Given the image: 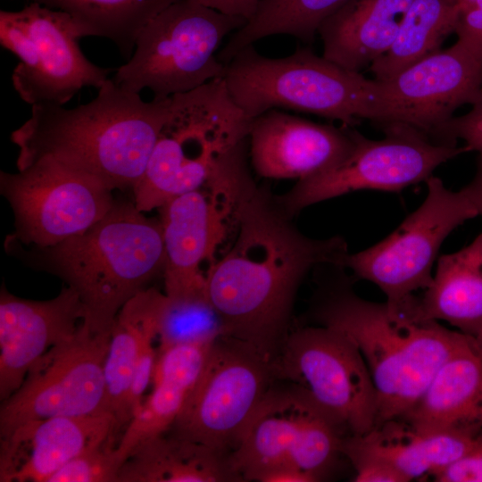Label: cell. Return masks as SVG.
<instances>
[{"label": "cell", "mask_w": 482, "mask_h": 482, "mask_svg": "<svg viewBox=\"0 0 482 482\" xmlns=\"http://www.w3.org/2000/svg\"><path fill=\"white\" fill-rule=\"evenodd\" d=\"M223 79L253 120L271 109H287L350 127L362 119L380 126L392 122L382 81L345 69L310 48L270 58L248 46L226 64Z\"/></svg>", "instance_id": "obj_5"}, {"label": "cell", "mask_w": 482, "mask_h": 482, "mask_svg": "<svg viewBox=\"0 0 482 482\" xmlns=\"http://www.w3.org/2000/svg\"><path fill=\"white\" fill-rule=\"evenodd\" d=\"M250 481L259 482H316L318 479L299 469L288 465H276L255 473Z\"/></svg>", "instance_id": "obj_38"}, {"label": "cell", "mask_w": 482, "mask_h": 482, "mask_svg": "<svg viewBox=\"0 0 482 482\" xmlns=\"http://www.w3.org/2000/svg\"><path fill=\"white\" fill-rule=\"evenodd\" d=\"M156 333L157 350L177 345H212L229 336L224 320L205 289L179 295L162 293L156 313Z\"/></svg>", "instance_id": "obj_31"}, {"label": "cell", "mask_w": 482, "mask_h": 482, "mask_svg": "<svg viewBox=\"0 0 482 482\" xmlns=\"http://www.w3.org/2000/svg\"><path fill=\"white\" fill-rule=\"evenodd\" d=\"M220 12L237 16L247 21L254 15L261 0H198Z\"/></svg>", "instance_id": "obj_39"}, {"label": "cell", "mask_w": 482, "mask_h": 482, "mask_svg": "<svg viewBox=\"0 0 482 482\" xmlns=\"http://www.w3.org/2000/svg\"><path fill=\"white\" fill-rule=\"evenodd\" d=\"M424 202L387 237L356 253H347L342 267L374 283L386 302L399 305L432 282L433 263L447 236L478 215L464 191L447 189L434 176L427 180Z\"/></svg>", "instance_id": "obj_14"}, {"label": "cell", "mask_w": 482, "mask_h": 482, "mask_svg": "<svg viewBox=\"0 0 482 482\" xmlns=\"http://www.w3.org/2000/svg\"><path fill=\"white\" fill-rule=\"evenodd\" d=\"M111 441L80 453L54 474L47 482H118L122 465Z\"/></svg>", "instance_id": "obj_32"}, {"label": "cell", "mask_w": 482, "mask_h": 482, "mask_svg": "<svg viewBox=\"0 0 482 482\" xmlns=\"http://www.w3.org/2000/svg\"><path fill=\"white\" fill-rule=\"evenodd\" d=\"M80 37L68 13L37 3L0 12V44L20 61L12 81L24 102L64 105L83 87L98 89L109 79V69L84 55Z\"/></svg>", "instance_id": "obj_10"}, {"label": "cell", "mask_w": 482, "mask_h": 482, "mask_svg": "<svg viewBox=\"0 0 482 482\" xmlns=\"http://www.w3.org/2000/svg\"><path fill=\"white\" fill-rule=\"evenodd\" d=\"M382 83L393 123L414 127L436 142L453 112L471 104L482 87V56L458 39Z\"/></svg>", "instance_id": "obj_16"}, {"label": "cell", "mask_w": 482, "mask_h": 482, "mask_svg": "<svg viewBox=\"0 0 482 482\" xmlns=\"http://www.w3.org/2000/svg\"><path fill=\"white\" fill-rule=\"evenodd\" d=\"M248 139L222 155L206 182L161 206L165 251L166 295L205 289L204 262L215 261L219 246L235 226L245 183L251 176Z\"/></svg>", "instance_id": "obj_9"}, {"label": "cell", "mask_w": 482, "mask_h": 482, "mask_svg": "<svg viewBox=\"0 0 482 482\" xmlns=\"http://www.w3.org/2000/svg\"><path fill=\"white\" fill-rule=\"evenodd\" d=\"M401 419L420 431L477 435L482 429V357L470 345L469 337Z\"/></svg>", "instance_id": "obj_21"}, {"label": "cell", "mask_w": 482, "mask_h": 482, "mask_svg": "<svg viewBox=\"0 0 482 482\" xmlns=\"http://www.w3.org/2000/svg\"><path fill=\"white\" fill-rule=\"evenodd\" d=\"M111 329H95L84 320L71 337L43 354L2 402L0 437L33 420L110 413L104 365Z\"/></svg>", "instance_id": "obj_13"}, {"label": "cell", "mask_w": 482, "mask_h": 482, "mask_svg": "<svg viewBox=\"0 0 482 482\" xmlns=\"http://www.w3.org/2000/svg\"><path fill=\"white\" fill-rule=\"evenodd\" d=\"M433 478L437 482H482V429L470 449Z\"/></svg>", "instance_id": "obj_35"}, {"label": "cell", "mask_w": 482, "mask_h": 482, "mask_svg": "<svg viewBox=\"0 0 482 482\" xmlns=\"http://www.w3.org/2000/svg\"><path fill=\"white\" fill-rule=\"evenodd\" d=\"M246 22L198 0H178L145 24L133 54L112 80L123 89L147 88L154 99H164L223 78L226 65L217 51Z\"/></svg>", "instance_id": "obj_7"}, {"label": "cell", "mask_w": 482, "mask_h": 482, "mask_svg": "<svg viewBox=\"0 0 482 482\" xmlns=\"http://www.w3.org/2000/svg\"><path fill=\"white\" fill-rule=\"evenodd\" d=\"M241 481L228 455L169 431L137 445L123 461L118 482Z\"/></svg>", "instance_id": "obj_25"}, {"label": "cell", "mask_w": 482, "mask_h": 482, "mask_svg": "<svg viewBox=\"0 0 482 482\" xmlns=\"http://www.w3.org/2000/svg\"><path fill=\"white\" fill-rule=\"evenodd\" d=\"M328 418L298 391L288 386L266 392L228 456L241 481L258 471L288 465L294 455L323 429Z\"/></svg>", "instance_id": "obj_20"}, {"label": "cell", "mask_w": 482, "mask_h": 482, "mask_svg": "<svg viewBox=\"0 0 482 482\" xmlns=\"http://www.w3.org/2000/svg\"><path fill=\"white\" fill-rule=\"evenodd\" d=\"M341 453L351 464L372 461L386 465L407 482L434 474L428 432L416 429L401 418L387 420L364 434L345 436Z\"/></svg>", "instance_id": "obj_27"}, {"label": "cell", "mask_w": 482, "mask_h": 482, "mask_svg": "<svg viewBox=\"0 0 482 482\" xmlns=\"http://www.w3.org/2000/svg\"><path fill=\"white\" fill-rule=\"evenodd\" d=\"M467 113L451 118L439 130L436 142L456 145L457 139L466 142L468 151H477L482 156V87Z\"/></svg>", "instance_id": "obj_34"}, {"label": "cell", "mask_w": 482, "mask_h": 482, "mask_svg": "<svg viewBox=\"0 0 482 482\" xmlns=\"http://www.w3.org/2000/svg\"><path fill=\"white\" fill-rule=\"evenodd\" d=\"M409 309L419 319L444 320L474 337L482 329V232L467 246L437 260L431 284Z\"/></svg>", "instance_id": "obj_24"}, {"label": "cell", "mask_w": 482, "mask_h": 482, "mask_svg": "<svg viewBox=\"0 0 482 482\" xmlns=\"http://www.w3.org/2000/svg\"><path fill=\"white\" fill-rule=\"evenodd\" d=\"M212 345L157 350L154 388L144 397L115 448L121 463L141 441L171 427L204 370Z\"/></svg>", "instance_id": "obj_23"}, {"label": "cell", "mask_w": 482, "mask_h": 482, "mask_svg": "<svg viewBox=\"0 0 482 482\" xmlns=\"http://www.w3.org/2000/svg\"><path fill=\"white\" fill-rule=\"evenodd\" d=\"M33 262L62 278L82 303L95 329L112 328L123 305L165 266L160 220L134 202L116 201L83 233L48 247H35Z\"/></svg>", "instance_id": "obj_4"}, {"label": "cell", "mask_w": 482, "mask_h": 482, "mask_svg": "<svg viewBox=\"0 0 482 482\" xmlns=\"http://www.w3.org/2000/svg\"><path fill=\"white\" fill-rule=\"evenodd\" d=\"M68 13L80 37L112 41L129 61L145 24L178 0H28Z\"/></svg>", "instance_id": "obj_29"}, {"label": "cell", "mask_w": 482, "mask_h": 482, "mask_svg": "<svg viewBox=\"0 0 482 482\" xmlns=\"http://www.w3.org/2000/svg\"><path fill=\"white\" fill-rule=\"evenodd\" d=\"M385 137L369 139L360 132L354 147L333 167L297 183L276 198L289 216L317 203L362 189L399 191L426 181L443 162L468 152L466 146L439 144L403 123L381 126Z\"/></svg>", "instance_id": "obj_11"}, {"label": "cell", "mask_w": 482, "mask_h": 482, "mask_svg": "<svg viewBox=\"0 0 482 482\" xmlns=\"http://www.w3.org/2000/svg\"><path fill=\"white\" fill-rule=\"evenodd\" d=\"M252 120L223 78L171 96L170 115L132 189L137 208L159 209L203 186L222 155L248 137Z\"/></svg>", "instance_id": "obj_6"}, {"label": "cell", "mask_w": 482, "mask_h": 482, "mask_svg": "<svg viewBox=\"0 0 482 482\" xmlns=\"http://www.w3.org/2000/svg\"><path fill=\"white\" fill-rule=\"evenodd\" d=\"M461 7V11L468 8L474 0H458Z\"/></svg>", "instance_id": "obj_42"}, {"label": "cell", "mask_w": 482, "mask_h": 482, "mask_svg": "<svg viewBox=\"0 0 482 482\" xmlns=\"http://www.w3.org/2000/svg\"><path fill=\"white\" fill-rule=\"evenodd\" d=\"M316 319L345 333L359 349L376 389V425L408 412L468 338L403 306L368 301L351 290L331 294Z\"/></svg>", "instance_id": "obj_3"}, {"label": "cell", "mask_w": 482, "mask_h": 482, "mask_svg": "<svg viewBox=\"0 0 482 482\" xmlns=\"http://www.w3.org/2000/svg\"><path fill=\"white\" fill-rule=\"evenodd\" d=\"M0 189L14 214L16 238L39 248L83 233L114 202L104 184L49 156L15 173L1 171Z\"/></svg>", "instance_id": "obj_15"}, {"label": "cell", "mask_w": 482, "mask_h": 482, "mask_svg": "<svg viewBox=\"0 0 482 482\" xmlns=\"http://www.w3.org/2000/svg\"><path fill=\"white\" fill-rule=\"evenodd\" d=\"M454 32L459 40L482 56V6L461 11Z\"/></svg>", "instance_id": "obj_36"}, {"label": "cell", "mask_w": 482, "mask_h": 482, "mask_svg": "<svg viewBox=\"0 0 482 482\" xmlns=\"http://www.w3.org/2000/svg\"><path fill=\"white\" fill-rule=\"evenodd\" d=\"M157 338L156 323L146 332L135 365L129 390L125 403L126 428L145 397V392L154 378L157 350L154 341Z\"/></svg>", "instance_id": "obj_33"}, {"label": "cell", "mask_w": 482, "mask_h": 482, "mask_svg": "<svg viewBox=\"0 0 482 482\" xmlns=\"http://www.w3.org/2000/svg\"><path fill=\"white\" fill-rule=\"evenodd\" d=\"M463 189L476 208L478 215L482 216V156H478V169L474 179Z\"/></svg>", "instance_id": "obj_40"}, {"label": "cell", "mask_w": 482, "mask_h": 482, "mask_svg": "<svg viewBox=\"0 0 482 482\" xmlns=\"http://www.w3.org/2000/svg\"><path fill=\"white\" fill-rule=\"evenodd\" d=\"M85 319L77 292L66 287L46 301L0 293V399H8L33 364L51 347L71 337Z\"/></svg>", "instance_id": "obj_18"}, {"label": "cell", "mask_w": 482, "mask_h": 482, "mask_svg": "<svg viewBox=\"0 0 482 482\" xmlns=\"http://www.w3.org/2000/svg\"><path fill=\"white\" fill-rule=\"evenodd\" d=\"M352 465L355 470V482H407L394 469L376 461H362Z\"/></svg>", "instance_id": "obj_37"}, {"label": "cell", "mask_w": 482, "mask_h": 482, "mask_svg": "<svg viewBox=\"0 0 482 482\" xmlns=\"http://www.w3.org/2000/svg\"><path fill=\"white\" fill-rule=\"evenodd\" d=\"M413 0H347L320 26L322 55L358 71L394 43Z\"/></svg>", "instance_id": "obj_22"}, {"label": "cell", "mask_w": 482, "mask_h": 482, "mask_svg": "<svg viewBox=\"0 0 482 482\" xmlns=\"http://www.w3.org/2000/svg\"><path fill=\"white\" fill-rule=\"evenodd\" d=\"M162 293L147 287L129 300L112 325L104 365L108 411L114 417L119 443L126 429L125 403L135 365L148 329L156 323Z\"/></svg>", "instance_id": "obj_26"}, {"label": "cell", "mask_w": 482, "mask_h": 482, "mask_svg": "<svg viewBox=\"0 0 482 482\" xmlns=\"http://www.w3.org/2000/svg\"><path fill=\"white\" fill-rule=\"evenodd\" d=\"M272 373L320 409L345 436L375 427L378 402L371 376L359 349L342 331L319 324L288 334L272 361Z\"/></svg>", "instance_id": "obj_8"}, {"label": "cell", "mask_w": 482, "mask_h": 482, "mask_svg": "<svg viewBox=\"0 0 482 482\" xmlns=\"http://www.w3.org/2000/svg\"><path fill=\"white\" fill-rule=\"evenodd\" d=\"M472 348L482 357V329L474 337H469Z\"/></svg>", "instance_id": "obj_41"}, {"label": "cell", "mask_w": 482, "mask_h": 482, "mask_svg": "<svg viewBox=\"0 0 482 482\" xmlns=\"http://www.w3.org/2000/svg\"><path fill=\"white\" fill-rule=\"evenodd\" d=\"M358 133L350 126L317 123L271 109L252 121L249 157L261 177L298 181L344 160L354 147Z\"/></svg>", "instance_id": "obj_17"}, {"label": "cell", "mask_w": 482, "mask_h": 482, "mask_svg": "<svg viewBox=\"0 0 482 482\" xmlns=\"http://www.w3.org/2000/svg\"><path fill=\"white\" fill-rule=\"evenodd\" d=\"M474 5H475V6H482V0H474V1L472 2V4H471L469 7L474 6ZM469 7H468V8H469Z\"/></svg>", "instance_id": "obj_43"}, {"label": "cell", "mask_w": 482, "mask_h": 482, "mask_svg": "<svg viewBox=\"0 0 482 482\" xmlns=\"http://www.w3.org/2000/svg\"><path fill=\"white\" fill-rule=\"evenodd\" d=\"M110 413L58 416L20 425L0 437L1 482H47L85 451L111 441L117 446Z\"/></svg>", "instance_id": "obj_19"}, {"label": "cell", "mask_w": 482, "mask_h": 482, "mask_svg": "<svg viewBox=\"0 0 482 482\" xmlns=\"http://www.w3.org/2000/svg\"><path fill=\"white\" fill-rule=\"evenodd\" d=\"M460 12L458 0H413L394 43L370 64L375 79L387 80L440 50L454 32Z\"/></svg>", "instance_id": "obj_28"}, {"label": "cell", "mask_w": 482, "mask_h": 482, "mask_svg": "<svg viewBox=\"0 0 482 482\" xmlns=\"http://www.w3.org/2000/svg\"><path fill=\"white\" fill-rule=\"evenodd\" d=\"M252 176L241 192L236 236L205 272V292L220 313L229 337L275 358L285 338L303 278L320 264L343 265L347 253L339 236L306 237Z\"/></svg>", "instance_id": "obj_1"}, {"label": "cell", "mask_w": 482, "mask_h": 482, "mask_svg": "<svg viewBox=\"0 0 482 482\" xmlns=\"http://www.w3.org/2000/svg\"><path fill=\"white\" fill-rule=\"evenodd\" d=\"M171 108V96L144 101L108 79L87 104L31 106L11 134L17 168L49 156L110 189L132 188L141 179Z\"/></svg>", "instance_id": "obj_2"}, {"label": "cell", "mask_w": 482, "mask_h": 482, "mask_svg": "<svg viewBox=\"0 0 482 482\" xmlns=\"http://www.w3.org/2000/svg\"><path fill=\"white\" fill-rule=\"evenodd\" d=\"M273 379L271 359L251 344L223 337L212 345L198 381L167 431L229 456Z\"/></svg>", "instance_id": "obj_12"}, {"label": "cell", "mask_w": 482, "mask_h": 482, "mask_svg": "<svg viewBox=\"0 0 482 482\" xmlns=\"http://www.w3.org/2000/svg\"><path fill=\"white\" fill-rule=\"evenodd\" d=\"M347 0H261L254 15L235 31L218 53L227 64L238 52L274 35L310 43L322 22Z\"/></svg>", "instance_id": "obj_30"}]
</instances>
